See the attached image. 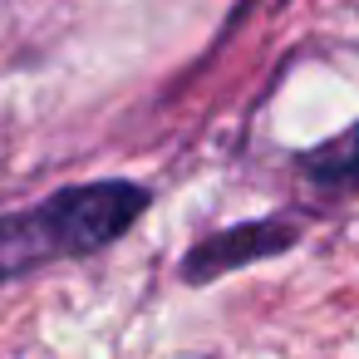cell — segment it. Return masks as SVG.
Listing matches in <instances>:
<instances>
[{
    "label": "cell",
    "mask_w": 359,
    "mask_h": 359,
    "mask_svg": "<svg viewBox=\"0 0 359 359\" xmlns=\"http://www.w3.org/2000/svg\"><path fill=\"white\" fill-rule=\"evenodd\" d=\"M148 202H153L148 187L104 177V182L60 187L35 207L6 212L0 217V280L114 246L148 212Z\"/></svg>",
    "instance_id": "cell-1"
},
{
    "label": "cell",
    "mask_w": 359,
    "mask_h": 359,
    "mask_svg": "<svg viewBox=\"0 0 359 359\" xmlns=\"http://www.w3.org/2000/svg\"><path fill=\"white\" fill-rule=\"evenodd\" d=\"M295 241V226H280V222H241V226H226V231H212L207 241H197L182 261V276L187 280H217L226 271H241L246 261H266L276 251H285Z\"/></svg>",
    "instance_id": "cell-2"
},
{
    "label": "cell",
    "mask_w": 359,
    "mask_h": 359,
    "mask_svg": "<svg viewBox=\"0 0 359 359\" xmlns=\"http://www.w3.org/2000/svg\"><path fill=\"white\" fill-rule=\"evenodd\" d=\"M305 172L325 187H359V123L330 143H320L315 153H305Z\"/></svg>",
    "instance_id": "cell-3"
}]
</instances>
